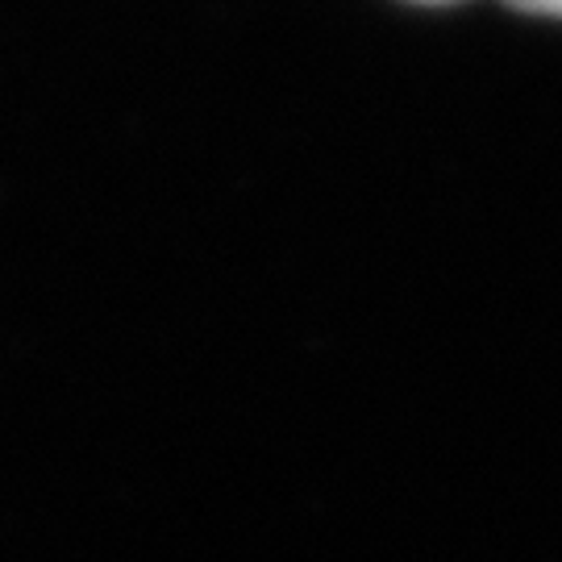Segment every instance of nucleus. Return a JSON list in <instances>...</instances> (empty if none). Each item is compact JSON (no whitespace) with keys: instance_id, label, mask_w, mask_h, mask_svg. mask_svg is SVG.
I'll use <instances>...</instances> for the list:
<instances>
[{"instance_id":"1","label":"nucleus","mask_w":562,"mask_h":562,"mask_svg":"<svg viewBox=\"0 0 562 562\" xmlns=\"http://www.w3.org/2000/svg\"><path fill=\"white\" fill-rule=\"evenodd\" d=\"M521 13H538V18H562V0H508Z\"/></svg>"},{"instance_id":"2","label":"nucleus","mask_w":562,"mask_h":562,"mask_svg":"<svg viewBox=\"0 0 562 562\" xmlns=\"http://www.w3.org/2000/svg\"><path fill=\"white\" fill-rule=\"evenodd\" d=\"M417 4H454V0H417Z\"/></svg>"}]
</instances>
